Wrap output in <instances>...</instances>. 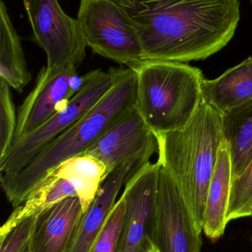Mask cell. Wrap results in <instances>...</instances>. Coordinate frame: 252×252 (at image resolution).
Masks as SVG:
<instances>
[{
	"instance_id": "obj_1",
	"label": "cell",
	"mask_w": 252,
	"mask_h": 252,
	"mask_svg": "<svg viewBox=\"0 0 252 252\" xmlns=\"http://www.w3.org/2000/svg\"><path fill=\"white\" fill-rule=\"evenodd\" d=\"M139 35L143 61L188 63L226 47L241 19L239 0H115Z\"/></svg>"
},
{
	"instance_id": "obj_2",
	"label": "cell",
	"mask_w": 252,
	"mask_h": 252,
	"mask_svg": "<svg viewBox=\"0 0 252 252\" xmlns=\"http://www.w3.org/2000/svg\"><path fill=\"white\" fill-rule=\"evenodd\" d=\"M113 82L108 93L79 121L59 135L22 169L1 174V189L13 208L25 202L37 184L67 159L82 154L135 107L136 75L131 68L109 69Z\"/></svg>"
},
{
	"instance_id": "obj_3",
	"label": "cell",
	"mask_w": 252,
	"mask_h": 252,
	"mask_svg": "<svg viewBox=\"0 0 252 252\" xmlns=\"http://www.w3.org/2000/svg\"><path fill=\"white\" fill-rule=\"evenodd\" d=\"M155 136L158 162L171 175L202 232L209 188L224 141L221 114L203 100L184 128Z\"/></svg>"
},
{
	"instance_id": "obj_4",
	"label": "cell",
	"mask_w": 252,
	"mask_h": 252,
	"mask_svg": "<svg viewBox=\"0 0 252 252\" xmlns=\"http://www.w3.org/2000/svg\"><path fill=\"white\" fill-rule=\"evenodd\" d=\"M136 75L135 108L155 135L184 128L203 100L202 71L186 63L142 61Z\"/></svg>"
},
{
	"instance_id": "obj_5",
	"label": "cell",
	"mask_w": 252,
	"mask_h": 252,
	"mask_svg": "<svg viewBox=\"0 0 252 252\" xmlns=\"http://www.w3.org/2000/svg\"><path fill=\"white\" fill-rule=\"evenodd\" d=\"M108 176L105 164L91 156L80 154L67 159L37 184L0 232L7 233L23 219L70 197H78L85 213Z\"/></svg>"
},
{
	"instance_id": "obj_6",
	"label": "cell",
	"mask_w": 252,
	"mask_h": 252,
	"mask_svg": "<svg viewBox=\"0 0 252 252\" xmlns=\"http://www.w3.org/2000/svg\"><path fill=\"white\" fill-rule=\"evenodd\" d=\"M77 20L93 53L127 67L143 61L139 35L115 0H80Z\"/></svg>"
},
{
	"instance_id": "obj_7",
	"label": "cell",
	"mask_w": 252,
	"mask_h": 252,
	"mask_svg": "<svg viewBox=\"0 0 252 252\" xmlns=\"http://www.w3.org/2000/svg\"><path fill=\"white\" fill-rule=\"evenodd\" d=\"M112 82L109 70H93L90 81L63 109L39 128L13 142L5 155L0 158L1 174L15 173L22 169L33 157L84 116L108 93Z\"/></svg>"
},
{
	"instance_id": "obj_8",
	"label": "cell",
	"mask_w": 252,
	"mask_h": 252,
	"mask_svg": "<svg viewBox=\"0 0 252 252\" xmlns=\"http://www.w3.org/2000/svg\"><path fill=\"white\" fill-rule=\"evenodd\" d=\"M33 40L46 54L47 67L78 66L87 47L77 19L68 16L58 0H27L24 3Z\"/></svg>"
},
{
	"instance_id": "obj_9",
	"label": "cell",
	"mask_w": 252,
	"mask_h": 252,
	"mask_svg": "<svg viewBox=\"0 0 252 252\" xmlns=\"http://www.w3.org/2000/svg\"><path fill=\"white\" fill-rule=\"evenodd\" d=\"M161 165L148 162L125 185V214L117 252H149L156 226L158 180Z\"/></svg>"
},
{
	"instance_id": "obj_10",
	"label": "cell",
	"mask_w": 252,
	"mask_h": 252,
	"mask_svg": "<svg viewBox=\"0 0 252 252\" xmlns=\"http://www.w3.org/2000/svg\"><path fill=\"white\" fill-rule=\"evenodd\" d=\"M154 244L159 252H201L202 245L201 232L176 182L161 165Z\"/></svg>"
},
{
	"instance_id": "obj_11",
	"label": "cell",
	"mask_w": 252,
	"mask_h": 252,
	"mask_svg": "<svg viewBox=\"0 0 252 252\" xmlns=\"http://www.w3.org/2000/svg\"><path fill=\"white\" fill-rule=\"evenodd\" d=\"M158 149L156 136L133 107L82 154L103 163L109 174L127 161L149 162Z\"/></svg>"
},
{
	"instance_id": "obj_12",
	"label": "cell",
	"mask_w": 252,
	"mask_h": 252,
	"mask_svg": "<svg viewBox=\"0 0 252 252\" xmlns=\"http://www.w3.org/2000/svg\"><path fill=\"white\" fill-rule=\"evenodd\" d=\"M73 65L39 71L35 87L19 109L14 141L31 134L44 125L72 98L69 78L77 72Z\"/></svg>"
},
{
	"instance_id": "obj_13",
	"label": "cell",
	"mask_w": 252,
	"mask_h": 252,
	"mask_svg": "<svg viewBox=\"0 0 252 252\" xmlns=\"http://www.w3.org/2000/svg\"><path fill=\"white\" fill-rule=\"evenodd\" d=\"M146 164L141 161H127L108 174L97 195L83 215L66 252L90 251L116 204L115 201L121 188Z\"/></svg>"
},
{
	"instance_id": "obj_14",
	"label": "cell",
	"mask_w": 252,
	"mask_h": 252,
	"mask_svg": "<svg viewBox=\"0 0 252 252\" xmlns=\"http://www.w3.org/2000/svg\"><path fill=\"white\" fill-rule=\"evenodd\" d=\"M84 215L78 197L65 198L39 212L30 238L31 252H66Z\"/></svg>"
},
{
	"instance_id": "obj_15",
	"label": "cell",
	"mask_w": 252,
	"mask_h": 252,
	"mask_svg": "<svg viewBox=\"0 0 252 252\" xmlns=\"http://www.w3.org/2000/svg\"><path fill=\"white\" fill-rule=\"evenodd\" d=\"M201 93L203 100L221 115L251 100L252 58L230 68L216 79L204 78Z\"/></svg>"
},
{
	"instance_id": "obj_16",
	"label": "cell",
	"mask_w": 252,
	"mask_h": 252,
	"mask_svg": "<svg viewBox=\"0 0 252 252\" xmlns=\"http://www.w3.org/2000/svg\"><path fill=\"white\" fill-rule=\"evenodd\" d=\"M232 181L230 154L224 140L217 153L216 168L209 188L203 224L206 236L213 241H217L223 236L228 224L226 216Z\"/></svg>"
},
{
	"instance_id": "obj_17",
	"label": "cell",
	"mask_w": 252,
	"mask_h": 252,
	"mask_svg": "<svg viewBox=\"0 0 252 252\" xmlns=\"http://www.w3.org/2000/svg\"><path fill=\"white\" fill-rule=\"evenodd\" d=\"M20 36L0 0V80L15 91L22 93L31 81Z\"/></svg>"
},
{
	"instance_id": "obj_18",
	"label": "cell",
	"mask_w": 252,
	"mask_h": 252,
	"mask_svg": "<svg viewBox=\"0 0 252 252\" xmlns=\"http://www.w3.org/2000/svg\"><path fill=\"white\" fill-rule=\"evenodd\" d=\"M221 115L223 138L229 147L233 180L242 174L252 159V99Z\"/></svg>"
},
{
	"instance_id": "obj_19",
	"label": "cell",
	"mask_w": 252,
	"mask_h": 252,
	"mask_svg": "<svg viewBox=\"0 0 252 252\" xmlns=\"http://www.w3.org/2000/svg\"><path fill=\"white\" fill-rule=\"evenodd\" d=\"M252 209V159L242 174L231 184L226 222L251 216Z\"/></svg>"
},
{
	"instance_id": "obj_20",
	"label": "cell",
	"mask_w": 252,
	"mask_h": 252,
	"mask_svg": "<svg viewBox=\"0 0 252 252\" xmlns=\"http://www.w3.org/2000/svg\"><path fill=\"white\" fill-rule=\"evenodd\" d=\"M126 201L123 195L109 213L102 231L89 252H117L122 229Z\"/></svg>"
},
{
	"instance_id": "obj_21",
	"label": "cell",
	"mask_w": 252,
	"mask_h": 252,
	"mask_svg": "<svg viewBox=\"0 0 252 252\" xmlns=\"http://www.w3.org/2000/svg\"><path fill=\"white\" fill-rule=\"evenodd\" d=\"M16 126L17 115L10 87L0 80V158L11 147Z\"/></svg>"
},
{
	"instance_id": "obj_22",
	"label": "cell",
	"mask_w": 252,
	"mask_h": 252,
	"mask_svg": "<svg viewBox=\"0 0 252 252\" xmlns=\"http://www.w3.org/2000/svg\"><path fill=\"white\" fill-rule=\"evenodd\" d=\"M37 214L21 220L7 234L0 237V252H21L23 250L31 238Z\"/></svg>"
},
{
	"instance_id": "obj_23",
	"label": "cell",
	"mask_w": 252,
	"mask_h": 252,
	"mask_svg": "<svg viewBox=\"0 0 252 252\" xmlns=\"http://www.w3.org/2000/svg\"><path fill=\"white\" fill-rule=\"evenodd\" d=\"M21 252H31V248H30L29 241H28V244H27L26 245H25V247H24L23 250H22V251H21Z\"/></svg>"
},
{
	"instance_id": "obj_24",
	"label": "cell",
	"mask_w": 252,
	"mask_h": 252,
	"mask_svg": "<svg viewBox=\"0 0 252 252\" xmlns=\"http://www.w3.org/2000/svg\"><path fill=\"white\" fill-rule=\"evenodd\" d=\"M149 252H159V251H158V249H157L155 246V247H153Z\"/></svg>"
},
{
	"instance_id": "obj_25",
	"label": "cell",
	"mask_w": 252,
	"mask_h": 252,
	"mask_svg": "<svg viewBox=\"0 0 252 252\" xmlns=\"http://www.w3.org/2000/svg\"><path fill=\"white\" fill-rule=\"evenodd\" d=\"M22 1H23V2L25 3L26 2L27 0H22Z\"/></svg>"
},
{
	"instance_id": "obj_26",
	"label": "cell",
	"mask_w": 252,
	"mask_h": 252,
	"mask_svg": "<svg viewBox=\"0 0 252 252\" xmlns=\"http://www.w3.org/2000/svg\"><path fill=\"white\" fill-rule=\"evenodd\" d=\"M251 216L252 217V213H251Z\"/></svg>"
},
{
	"instance_id": "obj_27",
	"label": "cell",
	"mask_w": 252,
	"mask_h": 252,
	"mask_svg": "<svg viewBox=\"0 0 252 252\" xmlns=\"http://www.w3.org/2000/svg\"><path fill=\"white\" fill-rule=\"evenodd\" d=\"M251 1H252V0H251Z\"/></svg>"
},
{
	"instance_id": "obj_28",
	"label": "cell",
	"mask_w": 252,
	"mask_h": 252,
	"mask_svg": "<svg viewBox=\"0 0 252 252\" xmlns=\"http://www.w3.org/2000/svg\"></svg>"
}]
</instances>
